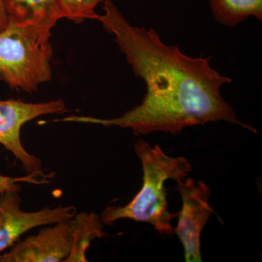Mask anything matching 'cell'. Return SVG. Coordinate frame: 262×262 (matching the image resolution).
Segmentation results:
<instances>
[{"label": "cell", "instance_id": "277c9868", "mask_svg": "<svg viewBox=\"0 0 262 262\" xmlns=\"http://www.w3.org/2000/svg\"><path fill=\"white\" fill-rule=\"evenodd\" d=\"M51 36L8 20L0 32V82L32 93L51 80Z\"/></svg>", "mask_w": 262, "mask_h": 262}, {"label": "cell", "instance_id": "9c48e42d", "mask_svg": "<svg viewBox=\"0 0 262 262\" xmlns=\"http://www.w3.org/2000/svg\"><path fill=\"white\" fill-rule=\"evenodd\" d=\"M212 13L217 21L234 27L250 17L262 19V0H210Z\"/></svg>", "mask_w": 262, "mask_h": 262}, {"label": "cell", "instance_id": "30bf717a", "mask_svg": "<svg viewBox=\"0 0 262 262\" xmlns=\"http://www.w3.org/2000/svg\"><path fill=\"white\" fill-rule=\"evenodd\" d=\"M102 0H57L62 18L75 24L97 20L95 8Z\"/></svg>", "mask_w": 262, "mask_h": 262}, {"label": "cell", "instance_id": "8992f818", "mask_svg": "<svg viewBox=\"0 0 262 262\" xmlns=\"http://www.w3.org/2000/svg\"><path fill=\"white\" fill-rule=\"evenodd\" d=\"M177 182L176 189L182 198V206L177 214L178 223L173 232L182 243L185 261L201 262L202 230L214 213L210 204L211 189L203 181L194 179Z\"/></svg>", "mask_w": 262, "mask_h": 262}, {"label": "cell", "instance_id": "8fae6325", "mask_svg": "<svg viewBox=\"0 0 262 262\" xmlns=\"http://www.w3.org/2000/svg\"><path fill=\"white\" fill-rule=\"evenodd\" d=\"M20 182L31 183V184H48L49 181L39 178L31 174H27L23 177H10L0 175V192H10L20 190Z\"/></svg>", "mask_w": 262, "mask_h": 262}, {"label": "cell", "instance_id": "5b68a950", "mask_svg": "<svg viewBox=\"0 0 262 262\" xmlns=\"http://www.w3.org/2000/svg\"><path fill=\"white\" fill-rule=\"evenodd\" d=\"M67 111L62 100L34 103L0 99V144L15 155L27 174L48 180L51 177L43 172L41 160L27 152L22 145L20 130L24 124L38 117Z\"/></svg>", "mask_w": 262, "mask_h": 262}, {"label": "cell", "instance_id": "52a82bcc", "mask_svg": "<svg viewBox=\"0 0 262 262\" xmlns=\"http://www.w3.org/2000/svg\"><path fill=\"white\" fill-rule=\"evenodd\" d=\"M18 192H0V253L9 248L31 229L54 225L75 216L74 206L45 208L36 212H25L20 208Z\"/></svg>", "mask_w": 262, "mask_h": 262}, {"label": "cell", "instance_id": "6da1fadb", "mask_svg": "<svg viewBox=\"0 0 262 262\" xmlns=\"http://www.w3.org/2000/svg\"><path fill=\"white\" fill-rule=\"evenodd\" d=\"M104 14L97 20L115 36L137 77L146 85L142 102L112 119L71 116L67 122L96 124L129 128L135 135L152 132L179 134L187 127L225 121L254 130L239 121L220 93L232 82L210 65L211 58H192L178 46L165 45L154 29L131 25L111 0H103Z\"/></svg>", "mask_w": 262, "mask_h": 262}, {"label": "cell", "instance_id": "ba28073f", "mask_svg": "<svg viewBox=\"0 0 262 262\" xmlns=\"http://www.w3.org/2000/svg\"><path fill=\"white\" fill-rule=\"evenodd\" d=\"M8 20L21 27L51 34L62 15L57 0H4Z\"/></svg>", "mask_w": 262, "mask_h": 262}, {"label": "cell", "instance_id": "7c38bea8", "mask_svg": "<svg viewBox=\"0 0 262 262\" xmlns=\"http://www.w3.org/2000/svg\"><path fill=\"white\" fill-rule=\"evenodd\" d=\"M8 23V15L5 10L4 0H0V32L7 27Z\"/></svg>", "mask_w": 262, "mask_h": 262}, {"label": "cell", "instance_id": "3957f363", "mask_svg": "<svg viewBox=\"0 0 262 262\" xmlns=\"http://www.w3.org/2000/svg\"><path fill=\"white\" fill-rule=\"evenodd\" d=\"M54 225L0 254V261H88L86 251L91 243L106 236L103 222L95 213H76Z\"/></svg>", "mask_w": 262, "mask_h": 262}, {"label": "cell", "instance_id": "7a4b0ae2", "mask_svg": "<svg viewBox=\"0 0 262 262\" xmlns=\"http://www.w3.org/2000/svg\"><path fill=\"white\" fill-rule=\"evenodd\" d=\"M134 149L142 165V187L126 206L106 207L101 221L107 225L123 219L146 222L160 234L170 235L174 229L171 220L177 215L168 211L164 184L168 179H185L192 165L184 157L169 156L159 146H151L143 139L136 141Z\"/></svg>", "mask_w": 262, "mask_h": 262}]
</instances>
